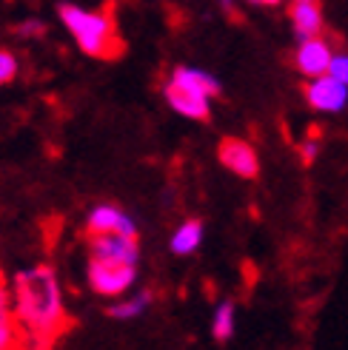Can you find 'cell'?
Masks as SVG:
<instances>
[{
    "label": "cell",
    "mask_w": 348,
    "mask_h": 350,
    "mask_svg": "<svg viewBox=\"0 0 348 350\" xmlns=\"http://www.w3.org/2000/svg\"><path fill=\"white\" fill-rule=\"evenodd\" d=\"M166 103L169 106L188 117V120H208V114H212V97H206V94H197V92H191V89H183V85L177 83H166Z\"/></svg>",
    "instance_id": "obj_9"
},
{
    "label": "cell",
    "mask_w": 348,
    "mask_h": 350,
    "mask_svg": "<svg viewBox=\"0 0 348 350\" xmlns=\"http://www.w3.org/2000/svg\"><path fill=\"white\" fill-rule=\"evenodd\" d=\"M86 231L89 234H126V237H137V222L123 214L117 205H97L92 208V214L86 217Z\"/></svg>",
    "instance_id": "obj_8"
},
{
    "label": "cell",
    "mask_w": 348,
    "mask_h": 350,
    "mask_svg": "<svg viewBox=\"0 0 348 350\" xmlns=\"http://www.w3.org/2000/svg\"><path fill=\"white\" fill-rule=\"evenodd\" d=\"M294 3H311V0H294Z\"/></svg>",
    "instance_id": "obj_21"
},
{
    "label": "cell",
    "mask_w": 348,
    "mask_h": 350,
    "mask_svg": "<svg viewBox=\"0 0 348 350\" xmlns=\"http://www.w3.org/2000/svg\"><path fill=\"white\" fill-rule=\"evenodd\" d=\"M306 100L317 111H343L348 106V85L334 75L311 77V83L306 85Z\"/></svg>",
    "instance_id": "obj_4"
},
{
    "label": "cell",
    "mask_w": 348,
    "mask_h": 350,
    "mask_svg": "<svg viewBox=\"0 0 348 350\" xmlns=\"http://www.w3.org/2000/svg\"><path fill=\"white\" fill-rule=\"evenodd\" d=\"M171 83L183 85V89H191L197 94H206V97H217L220 94V80L212 77L203 68H191V66H177L171 72Z\"/></svg>",
    "instance_id": "obj_10"
},
{
    "label": "cell",
    "mask_w": 348,
    "mask_h": 350,
    "mask_svg": "<svg viewBox=\"0 0 348 350\" xmlns=\"http://www.w3.org/2000/svg\"><path fill=\"white\" fill-rule=\"evenodd\" d=\"M58 14H60V23L69 29V34L77 40V46L86 55L112 60L123 51V40H120L109 12H89L75 3H60Z\"/></svg>",
    "instance_id": "obj_2"
},
{
    "label": "cell",
    "mask_w": 348,
    "mask_h": 350,
    "mask_svg": "<svg viewBox=\"0 0 348 350\" xmlns=\"http://www.w3.org/2000/svg\"><path fill=\"white\" fill-rule=\"evenodd\" d=\"M92 256L100 259H117V262H129V265H137L140 259V245H137V237H126V234H92Z\"/></svg>",
    "instance_id": "obj_6"
},
{
    "label": "cell",
    "mask_w": 348,
    "mask_h": 350,
    "mask_svg": "<svg viewBox=\"0 0 348 350\" xmlns=\"http://www.w3.org/2000/svg\"><path fill=\"white\" fill-rule=\"evenodd\" d=\"M217 154H220V163L243 180H251L260 174V157H257L254 146H249L246 139H237V137L223 139Z\"/></svg>",
    "instance_id": "obj_5"
},
{
    "label": "cell",
    "mask_w": 348,
    "mask_h": 350,
    "mask_svg": "<svg viewBox=\"0 0 348 350\" xmlns=\"http://www.w3.org/2000/svg\"><path fill=\"white\" fill-rule=\"evenodd\" d=\"M212 334L217 342H229L234 336V305L223 302L214 310V322H212Z\"/></svg>",
    "instance_id": "obj_15"
},
{
    "label": "cell",
    "mask_w": 348,
    "mask_h": 350,
    "mask_svg": "<svg viewBox=\"0 0 348 350\" xmlns=\"http://www.w3.org/2000/svg\"><path fill=\"white\" fill-rule=\"evenodd\" d=\"M14 313L23 334L34 342H51L66 330L63 293L51 268H29L14 276Z\"/></svg>",
    "instance_id": "obj_1"
},
{
    "label": "cell",
    "mask_w": 348,
    "mask_h": 350,
    "mask_svg": "<svg viewBox=\"0 0 348 350\" xmlns=\"http://www.w3.org/2000/svg\"><path fill=\"white\" fill-rule=\"evenodd\" d=\"M21 339H23V327L17 322L14 302L3 293V288H0V350L14 347Z\"/></svg>",
    "instance_id": "obj_12"
},
{
    "label": "cell",
    "mask_w": 348,
    "mask_h": 350,
    "mask_svg": "<svg viewBox=\"0 0 348 350\" xmlns=\"http://www.w3.org/2000/svg\"><path fill=\"white\" fill-rule=\"evenodd\" d=\"M17 75V57L12 55L9 49H0V85L12 83Z\"/></svg>",
    "instance_id": "obj_16"
},
{
    "label": "cell",
    "mask_w": 348,
    "mask_h": 350,
    "mask_svg": "<svg viewBox=\"0 0 348 350\" xmlns=\"http://www.w3.org/2000/svg\"><path fill=\"white\" fill-rule=\"evenodd\" d=\"M300 154H303V163L311 165V163L317 160V154H320V143H317V139H308V143H303Z\"/></svg>",
    "instance_id": "obj_19"
},
{
    "label": "cell",
    "mask_w": 348,
    "mask_h": 350,
    "mask_svg": "<svg viewBox=\"0 0 348 350\" xmlns=\"http://www.w3.org/2000/svg\"><path fill=\"white\" fill-rule=\"evenodd\" d=\"M328 75H334L337 80H343L348 85V55H334L332 66H328Z\"/></svg>",
    "instance_id": "obj_18"
},
{
    "label": "cell",
    "mask_w": 348,
    "mask_h": 350,
    "mask_svg": "<svg viewBox=\"0 0 348 350\" xmlns=\"http://www.w3.org/2000/svg\"><path fill=\"white\" fill-rule=\"evenodd\" d=\"M137 265L129 262H117V259H100L92 256L89 262V285L100 296H120L134 285Z\"/></svg>",
    "instance_id": "obj_3"
},
{
    "label": "cell",
    "mask_w": 348,
    "mask_h": 350,
    "mask_svg": "<svg viewBox=\"0 0 348 350\" xmlns=\"http://www.w3.org/2000/svg\"><path fill=\"white\" fill-rule=\"evenodd\" d=\"M251 3H263V6H277L280 0H251Z\"/></svg>",
    "instance_id": "obj_20"
},
{
    "label": "cell",
    "mask_w": 348,
    "mask_h": 350,
    "mask_svg": "<svg viewBox=\"0 0 348 350\" xmlns=\"http://www.w3.org/2000/svg\"><path fill=\"white\" fill-rule=\"evenodd\" d=\"M203 242V222L200 219H186L177 231L171 234V254L186 256V254H195Z\"/></svg>",
    "instance_id": "obj_13"
},
{
    "label": "cell",
    "mask_w": 348,
    "mask_h": 350,
    "mask_svg": "<svg viewBox=\"0 0 348 350\" xmlns=\"http://www.w3.org/2000/svg\"><path fill=\"white\" fill-rule=\"evenodd\" d=\"M21 38H43L46 34V23L43 21H23V23H17L14 29Z\"/></svg>",
    "instance_id": "obj_17"
},
{
    "label": "cell",
    "mask_w": 348,
    "mask_h": 350,
    "mask_svg": "<svg viewBox=\"0 0 348 350\" xmlns=\"http://www.w3.org/2000/svg\"><path fill=\"white\" fill-rule=\"evenodd\" d=\"M334 60V51L323 38H308V40H300V49L294 55V66L303 77H320V75H328V66Z\"/></svg>",
    "instance_id": "obj_7"
},
{
    "label": "cell",
    "mask_w": 348,
    "mask_h": 350,
    "mask_svg": "<svg viewBox=\"0 0 348 350\" xmlns=\"http://www.w3.org/2000/svg\"><path fill=\"white\" fill-rule=\"evenodd\" d=\"M291 23H294V31H297L300 40L320 38V31H323V12L317 6V0H311V3H294L291 6Z\"/></svg>",
    "instance_id": "obj_11"
},
{
    "label": "cell",
    "mask_w": 348,
    "mask_h": 350,
    "mask_svg": "<svg viewBox=\"0 0 348 350\" xmlns=\"http://www.w3.org/2000/svg\"><path fill=\"white\" fill-rule=\"evenodd\" d=\"M151 296L149 293H140V296H132V299H123V302H114L109 308V317L112 319H120V322H129V319H137L140 313L149 308Z\"/></svg>",
    "instance_id": "obj_14"
}]
</instances>
